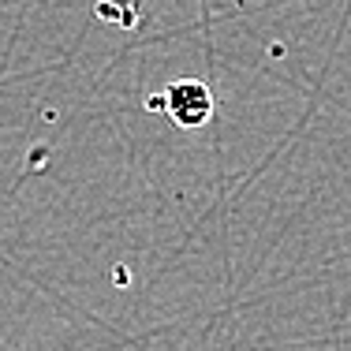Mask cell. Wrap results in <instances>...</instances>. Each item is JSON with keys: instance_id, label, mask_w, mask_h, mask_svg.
I'll list each match as a JSON object with an SVG mask.
<instances>
[{"instance_id": "1", "label": "cell", "mask_w": 351, "mask_h": 351, "mask_svg": "<svg viewBox=\"0 0 351 351\" xmlns=\"http://www.w3.org/2000/svg\"><path fill=\"white\" fill-rule=\"evenodd\" d=\"M149 108H165L176 128L195 131V128H206L213 120L217 97L202 79H180L172 86H165V94L149 97Z\"/></svg>"}]
</instances>
